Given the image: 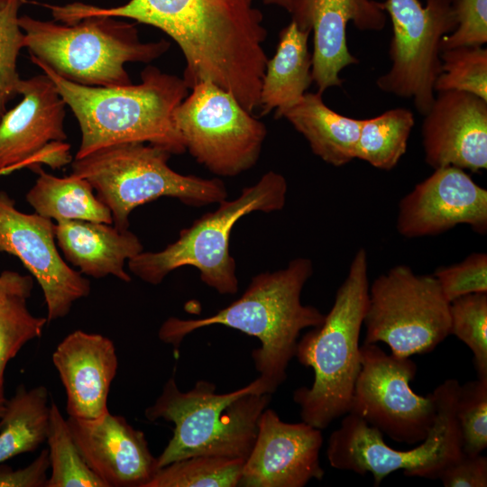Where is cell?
Returning <instances> with one entry per match:
<instances>
[{
	"label": "cell",
	"instance_id": "obj_37",
	"mask_svg": "<svg viewBox=\"0 0 487 487\" xmlns=\"http://www.w3.org/2000/svg\"><path fill=\"white\" fill-rule=\"evenodd\" d=\"M438 479L446 487H486L487 458L482 454L463 455L446 466Z\"/></svg>",
	"mask_w": 487,
	"mask_h": 487
},
{
	"label": "cell",
	"instance_id": "obj_13",
	"mask_svg": "<svg viewBox=\"0 0 487 487\" xmlns=\"http://www.w3.org/2000/svg\"><path fill=\"white\" fill-rule=\"evenodd\" d=\"M360 363L349 412L396 442H422L436 418V389L427 396L416 394L410 387L416 363L410 357L389 354L376 344L361 345Z\"/></svg>",
	"mask_w": 487,
	"mask_h": 487
},
{
	"label": "cell",
	"instance_id": "obj_36",
	"mask_svg": "<svg viewBox=\"0 0 487 487\" xmlns=\"http://www.w3.org/2000/svg\"><path fill=\"white\" fill-rule=\"evenodd\" d=\"M457 26L440 42V52L460 46L487 42V0H453Z\"/></svg>",
	"mask_w": 487,
	"mask_h": 487
},
{
	"label": "cell",
	"instance_id": "obj_21",
	"mask_svg": "<svg viewBox=\"0 0 487 487\" xmlns=\"http://www.w3.org/2000/svg\"><path fill=\"white\" fill-rule=\"evenodd\" d=\"M52 363L66 391L69 417L95 418L108 411V393L118 367L111 339L73 331L57 345Z\"/></svg>",
	"mask_w": 487,
	"mask_h": 487
},
{
	"label": "cell",
	"instance_id": "obj_31",
	"mask_svg": "<svg viewBox=\"0 0 487 487\" xmlns=\"http://www.w3.org/2000/svg\"><path fill=\"white\" fill-rule=\"evenodd\" d=\"M29 296L15 294L0 301V399H5V370L21 348L41 335L46 317H35L28 309Z\"/></svg>",
	"mask_w": 487,
	"mask_h": 487
},
{
	"label": "cell",
	"instance_id": "obj_27",
	"mask_svg": "<svg viewBox=\"0 0 487 487\" xmlns=\"http://www.w3.org/2000/svg\"><path fill=\"white\" fill-rule=\"evenodd\" d=\"M414 124L413 113L402 107L363 119L355 159L380 170L393 169L406 152Z\"/></svg>",
	"mask_w": 487,
	"mask_h": 487
},
{
	"label": "cell",
	"instance_id": "obj_15",
	"mask_svg": "<svg viewBox=\"0 0 487 487\" xmlns=\"http://www.w3.org/2000/svg\"><path fill=\"white\" fill-rule=\"evenodd\" d=\"M54 228L51 219L21 212L14 199L0 191V252L16 256L37 280L48 323L65 317L73 303L91 289L89 280L61 258Z\"/></svg>",
	"mask_w": 487,
	"mask_h": 487
},
{
	"label": "cell",
	"instance_id": "obj_12",
	"mask_svg": "<svg viewBox=\"0 0 487 487\" xmlns=\"http://www.w3.org/2000/svg\"><path fill=\"white\" fill-rule=\"evenodd\" d=\"M386 0L392 37L389 47L391 69L376 80L383 92L411 98L419 114L430 109L434 84L441 70L440 42L457 26L453 0Z\"/></svg>",
	"mask_w": 487,
	"mask_h": 487
},
{
	"label": "cell",
	"instance_id": "obj_28",
	"mask_svg": "<svg viewBox=\"0 0 487 487\" xmlns=\"http://www.w3.org/2000/svg\"><path fill=\"white\" fill-rule=\"evenodd\" d=\"M51 474L46 487H106L82 457L56 403H51L50 427L46 439Z\"/></svg>",
	"mask_w": 487,
	"mask_h": 487
},
{
	"label": "cell",
	"instance_id": "obj_9",
	"mask_svg": "<svg viewBox=\"0 0 487 487\" xmlns=\"http://www.w3.org/2000/svg\"><path fill=\"white\" fill-rule=\"evenodd\" d=\"M255 0H129L103 8L72 3L66 14L72 22L93 15L124 17L152 25L169 35L185 55L210 59L233 52L263 28Z\"/></svg>",
	"mask_w": 487,
	"mask_h": 487
},
{
	"label": "cell",
	"instance_id": "obj_14",
	"mask_svg": "<svg viewBox=\"0 0 487 487\" xmlns=\"http://www.w3.org/2000/svg\"><path fill=\"white\" fill-rule=\"evenodd\" d=\"M17 94L21 102L0 120V174L22 165L60 168L69 163L66 103L53 81L44 73L21 78Z\"/></svg>",
	"mask_w": 487,
	"mask_h": 487
},
{
	"label": "cell",
	"instance_id": "obj_10",
	"mask_svg": "<svg viewBox=\"0 0 487 487\" xmlns=\"http://www.w3.org/2000/svg\"><path fill=\"white\" fill-rule=\"evenodd\" d=\"M363 344H386L400 357L427 354L450 335V302L432 275L391 268L369 286Z\"/></svg>",
	"mask_w": 487,
	"mask_h": 487
},
{
	"label": "cell",
	"instance_id": "obj_41",
	"mask_svg": "<svg viewBox=\"0 0 487 487\" xmlns=\"http://www.w3.org/2000/svg\"><path fill=\"white\" fill-rule=\"evenodd\" d=\"M5 402H6L5 398V399H0V418L2 417V415H3L4 411H5Z\"/></svg>",
	"mask_w": 487,
	"mask_h": 487
},
{
	"label": "cell",
	"instance_id": "obj_2",
	"mask_svg": "<svg viewBox=\"0 0 487 487\" xmlns=\"http://www.w3.org/2000/svg\"><path fill=\"white\" fill-rule=\"evenodd\" d=\"M30 59L53 81L78 120L81 142L75 159L126 142H148L170 154L186 151L174 122L176 108L188 96L182 78L148 66L140 84L89 87L65 79Z\"/></svg>",
	"mask_w": 487,
	"mask_h": 487
},
{
	"label": "cell",
	"instance_id": "obj_16",
	"mask_svg": "<svg viewBox=\"0 0 487 487\" xmlns=\"http://www.w3.org/2000/svg\"><path fill=\"white\" fill-rule=\"evenodd\" d=\"M487 231V190L460 168L435 169L399 204L396 227L406 238L436 235L457 225Z\"/></svg>",
	"mask_w": 487,
	"mask_h": 487
},
{
	"label": "cell",
	"instance_id": "obj_29",
	"mask_svg": "<svg viewBox=\"0 0 487 487\" xmlns=\"http://www.w3.org/2000/svg\"><path fill=\"white\" fill-rule=\"evenodd\" d=\"M244 460L198 455L159 468L145 487H235Z\"/></svg>",
	"mask_w": 487,
	"mask_h": 487
},
{
	"label": "cell",
	"instance_id": "obj_7",
	"mask_svg": "<svg viewBox=\"0 0 487 487\" xmlns=\"http://www.w3.org/2000/svg\"><path fill=\"white\" fill-rule=\"evenodd\" d=\"M170 155L144 142L120 143L75 159L71 174L91 184L120 230L129 228L133 209L161 197L177 198L192 207L226 199L227 191L221 179L180 174L168 165Z\"/></svg>",
	"mask_w": 487,
	"mask_h": 487
},
{
	"label": "cell",
	"instance_id": "obj_3",
	"mask_svg": "<svg viewBox=\"0 0 487 487\" xmlns=\"http://www.w3.org/2000/svg\"><path fill=\"white\" fill-rule=\"evenodd\" d=\"M368 258L360 248L321 325L311 327L297 344L299 363L314 371L310 387L294 391L302 421L319 429L350 411L361 369L360 333L369 296Z\"/></svg>",
	"mask_w": 487,
	"mask_h": 487
},
{
	"label": "cell",
	"instance_id": "obj_18",
	"mask_svg": "<svg viewBox=\"0 0 487 487\" xmlns=\"http://www.w3.org/2000/svg\"><path fill=\"white\" fill-rule=\"evenodd\" d=\"M291 21L313 32L312 78L322 93L343 83L340 72L358 60L348 50L346 28L381 31L386 24L381 2L374 0H291Z\"/></svg>",
	"mask_w": 487,
	"mask_h": 487
},
{
	"label": "cell",
	"instance_id": "obj_17",
	"mask_svg": "<svg viewBox=\"0 0 487 487\" xmlns=\"http://www.w3.org/2000/svg\"><path fill=\"white\" fill-rule=\"evenodd\" d=\"M322 444L321 429L304 421L286 423L275 410L265 409L238 486L303 487L313 479L322 480Z\"/></svg>",
	"mask_w": 487,
	"mask_h": 487
},
{
	"label": "cell",
	"instance_id": "obj_22",
	"mask_svg": "<svg viewBox=\"0 0 487 487\" xmlns=\"http://www.w3.org/2000/svg\"><path fill=\"white\" fill-rule=\"evenodd\" d=\"M55 238L65 258L80 273L100 279L112 275L129 282L125 262L143 251L131 231L104 223L65 220L55 224Z\"/></svg>",
	"mask_w": 487,
	"mask_h": 487
},
{
	"label": "cell",
	"instance_id": "obj_20",
	"mask_svg": "<svg viewBox=\"0 0 487 487\" xmlns=\"http://www.w3.org/2000/svg\"><path fill=\"white\" fill-rule=\"evenodd\" d=\"M88 467L106 487H145L157 468L142 431L109 410L95 418H67Z\"/></svg>",
	"mask_w": 487,
	"mask_h": 487
},
{
	"label": "cell",
	"instance_id": "obj_24",
	"mask_svg": "<svg viewBox=\"0 0 487 487\" xmlns=\"http://www.w3.org/2000/svg\"><path fill=\"white\" fill-rule=\"evenodd\" d=\"M311 32L293 22L279 35L276 52L268 59L260 91L261 115L275 109V118L296 104L313 82L312 54L308 41Z\"/></svg>",
	"mask_w": 487,
	"mask_h": 487
},
{
	"label": "cell",
	"instance_id": "obj_5",
	"mask_svg": "<svg viewBox=\"0 0 487 487\" xmlns=\"http://www.w3.org/2000/svg\"><path fill=\"white\" fill-rule=\"evenodd\" d=\"M24 47L65 79L89 87L132 84L124 64L150 62L170 47L164 40L142 42L133 23L93 15L73 23L19 16Z\"/></svg>",
	"mask_w": 487,
	"mask_h": 487
},
{
	"label": "cell",
	"instance_id": "obj_40",
	"mask_svg": "<svg viewBox=\"0 0 487 487\" xmlns=\"http://www.w3.org/2000/svg\"><path fill=\"white\" fill-rule=\"evenodd\" d=\"M266 5H275L286 9L288 12L290 10L291 0H262Z\"/></svg>",
	"mask_w": 487,
	"mask_h": 487
},
{
	"label": "cell",
	"instance_id": "obj_8",
	"mask_svg": "<svg viewBox=\"0 0 487 487\" xmlns=\"http://www.w3.org/2000/svg\"><path fill=\"white\" fill-rule=\"evenodd\" d=\"M460 383L448 379L436 388L438 408L435 422L418 446L397 450L389 446L383 434L362 418L347 413L328 438L329 464L360 475L372 473L373 485L401 470L409 477L436 480L442 470L463 455L455 414Z\"/></svg>",
	"mask_w": 487,
	"mask_h": 487
},
{
	"label": "cell",
	"instance_id": "obj_1",
	"mask_svg": "<svg viewBox=\"0 0 487 487\" xmlns=\"http://www.w3.org/2000/svg\"><path fill=\"white\" fill-rule=\"evenodd\" d=\"M313 273L310 259H292L281 270L253 277L244 294L212 316L198 319L170 317L159 329V338L179 348L190 333L222 325L256 337L261 346L252 352L260 378L272 394L287 378L302 330L322 324L325 315L301 302V292Z\"/></svg>",
	"mask_w": 487,
	"mask_h": 487
},
{
	"label": "cell",
	"instance_id": "obj_33",
	"mask_svg": "<svg viewBox=\"0 0 487 487\" xmlns=\"http://www.w3.org/2000/svg\"><path fill=\"white\" fill-rule=\"evenodd\" d=\"M455 414L463 453L482 454L487 447V378L460 384Z\"/></svg>",
	"mask_w": 487,
	"mask_h": 487
},
{
	"label": "cell",
	"instance_id": "obj_35",
	"mask_svg": "<svg viewBox=\"0 0 487 487\" xmlns=\"http://www.w3.org/2000/svg\"><path fill=\"white\" fill-rule=\"evenodd\" d=\"M433 276L448 302L467 294L487 292V254L473 253L461 262L439 267Z\"/></svg>",
	"mask_w": 487,
	"mask_h": 487
},
{
	"label": "cell",
	"instance_id": "obj_25",
	"mask_svg": "<svg viewBox=\"0 0 487 487\" xmlns=\"http://www.w3.org/2000/svg\"><path fill=\"white\" fill-rule=\"evenodd\" d=\"M38 178L26 194V201L35 213L56 223L84 220L112 225L110 209L94 194L85 179L70 175L64 178L45 172L39 164L30 166Z\"/></svg>",
	"mask_w": 487,
	"mask_h": 487
},
{
	"label": "cell",
	"instance_id": "obj_6",
	"mask_svg": "<svg viewBox=\"0 0 487 487\" xmlns=\"http://www.w3.org/2000/svg\"><path fill=\"white\" fill-rule=\"evenodd\" d=\"M287 191L284 176L270 170L255 184L243 188L236 198L220 201L215 211L181 230L179 238L163 250L142 251L130 259L128 268L144 282L157 285L174 270L192 266L198 270L201 280L219 294H235L239 284L229 248L232 229L252 212L282 209Z\"/></svg>",
	"mask_w": 487,
	"mask_h": 487
},
{
	"label": "cell",
	"instance_id": "obj_26",
	"mask_svg": "<svg viewBox=\"0 0 487 487\" xmlns=\"http://www.w3.org/2000/svg\"><path fill=\"white\" fill-rule=\"evenodd\" d=\"M49 391L44 386L30 390L20 385L6 400L0 418V464L36 450L46 441L51 416Z\"/></svg>",
	"mask_w": 487,
	"mask_h": 487
},
{
	"label": "cell",
	"instance_id": "obj_30",
	"mask_svg": "<svg viewBox=\"0 0 487 487\" xmlns=\"http://www.w3.org/2000/svg\"><path fill=\"white\" fill-rule=\"evenodd\" d=\"M441 70L434 91L456 90L487 101V49L460 46L440 52Z\"/></svg>",
	"mask_w": 487,
	"mask_h": 487
},
{
	"label": "cell",
	"instance_id": "obj_19",
	"mask_svg": "<svg viewBox=\"0 0 487 487\" xmlns=\"http://www.w3.org/2000/svg\"><path fill=\"white\" fill-rule=\"evenodd\" d=\"M422 137L425 161L434 170H486L487 101L464 91L437 92L425 115Z\"/></svg>",
	"mask_w": 487,
	"mask_h": 487
},
{
	"label": "cell",
	"instance_id": "obj_11",
	"mask_svg": "<svg viewBox=\"0 0 487 487\" xmlns=\"http://www.w3.org/2000/svg\"><path fill=\"white\" fill-rule=\"evenodd\" d=\"M191 89L174 112L185 150L217 176L234 177L253 167L267 135L265 124L211 82Z\"/></svg>",
	"mask_w": 487,
	"mask_h": 487
},
{
	"label": "cell",
	"instance_id": "obj_32",
	"mask_svg": "<svg viewBox=\"0 0 487 487\" xmlns=\"http://www.w3.org/2000/svg\"><path fill=\"white\" fill-rule=\"evenodd\" d=\"M450 335L472 351L477 378H487V292L467 294L450 302Z\"/></svg>",
	"mask_w": 487,
	"mask_h": 487
},
{
	"label": "cell",
	"instance_id": "obj_23",
	"mask_svg": "<svg viewBox=\"0 0 487 487\" xmlns=\"http://www.w3.org/2000/svg\"><path fill=\"white\" fill-rule=\"evenodd\" d=\"M308 141L311 151L325 162L340 167L355 159L363 119L352 118L329 108L322 93L306 92L280 117Z\"/></svg>",
	"mask_w": 487,
	"mask_h": 487
},
{
	"label": "cell",
	"instance_id": "obj_34",
	"mask_svg": "<svg viewBox=\"0 0 487 487\" xmlns=\"http://www.w3.org/2000/svg\"><path fill=\"white\" fill-rule=\"evenodd\" d=\"M23 0H8L0 7V120L6 105L17 95L21 80L17 59L24 47V35L19 26L18 11Z\"/></svg>",
	"mask_w": 487,
	"mask_h": 487
},
{
	"label": "cell",
	"instance_id": "obj_42",
	"mask_svg": "<svg viewBox=\"0 0 487 487\" xmlns=\"http://www.w3.org/2000/svg\"><path fill=\"white\" fill-rule=\"evenodd\" d=\"M8 0H0V7L4 6Z\"/></svg>",
	"mask_w": 487,
	"mask_h": 487
},
{
	"label": "cell",
	"instance_id": "obj_39",
	"mask_svg": "<svg viewBox=\"0 0 487 487\" xmlns=\"http://www.w3.org/2000/svg\"><path fill=\"white\" fill-rule=\"evenodd\" d=\"M33 282L28 275L5 271L0 275V301L15 294L31 296Z\"/></svg>",
	"mask_w": 487,
	"mask_h": 487
},
{
	"label": "cell",
	"instance_id": "obj_4",
	"mask_svg": "<svg viewBox=\"0 0 487 487\" xmlns=\"http://www.w3.org/2000/svg\"><path fill=\"white\" fill-rule=\"evenodd\" d=\"M271 400L260 377L223 394L216 392L215 383L203 380L183 392L170 377L144 411L150 421L162 418L174 424L172 437L157 457V468L198 455L245 461L256 439L259 417Z\"/></svg>",
	"mask_w": 487,
	"mask_h": 487
},
{
	"label": "cell",
	"instance_id": "obj_38",
	"mask_svg": "<svg viewBox=\"0 0 487 487\" xmlns=\"http://www.w3.org/2000/svg\"><path fill=\"white\" fill-rule=\"evenodd\" d=\"M50 469L48 448L27 466L19 469L0 464V487H46Z\"/></svg>",
	"mask_w": 487,
	"mask_h": 487
}]
</instances>
